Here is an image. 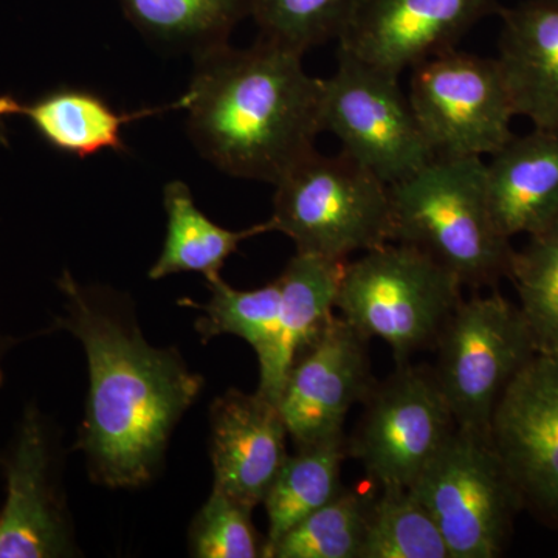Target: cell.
Wrapping results in <instances>:
<instances>
[{
	"label": "cell",
	"instance_id": "obj_1",
	"mask_svg": "<svg viewBox=\"0 0 558 558\" xmlns=\"http://www.w3.org/2000/svg\"><path fill=\"white\" fill-rule=\"evenodd\" d=\"M64 314L53 330L75 337L89 371L86 411L75 450L90 478L109 488H140L156 480L172 433L199 399L204 377L179 349L153 347L132 301L116 290L58 278Z\"/></svg>",
	"mask_w": 558,
	"mask_h": 558
},
{
	"label": "cell",
	"instance_id": "obj_2",
	"mask_svg": "<svg viewBox=\"0 0 558 558\" xmlns=\"http://www.w3.org/2000/svg\"><path fill=\"white\" fill-rule=\"evenodd\" d=\"M189 90L180 97L189 134L202 156L233 178L277 185L315 150L322 128V78L303 53L259 39L194 54Z\"/></svg>",
	"mask_w": 558,
	"mask_h": 558
},
{
	"label": "cell",
	"instance_id": "obj_3",
	"mask_svg": "<svg viewBox=\"0 0 558 558\" xmlns=\"http://www.w3.org/2000/svg\"><path fill=\"white\" fill-rule=\"evenodd\" d=\"M484 171L476 157H433L389 185L392 242L422 250L473 289L508 278L515 250L492 218Z\"/></svg>",
	"mask_w": 558,
	"mask_h": 558
},
{
	"label": "cell",
	"instance_id": "obj_4",
	"mask_svg": "<svg viewBox=\"0 0 558 558\" xmlns=\"http://www.w3.org/2000/svg\"><path fill=\"white\" fill-rule=\"evenodd\" d=\"M451 271L413 245L388 242L347 263L336 311L366 339L391 348L396 365L435 348L462 301Z\"/></svg>",
	"mask_w": 558,
	"mask_h": 558
},
{
	"label": "cell",
	"instance_id": "obj_5",
	"mask_svg": "<svg viewBox=\"0 0 558 558\" xmlns=\"http://www.w3.org/2000/svg\"><path fill=\"white\" fill-rule=\"evenodd\" d=\"M274 231L296 253L347 260L392 242L389 185L347 154L304 157L275 185Z\"/></svg>",
	"mask_w": 558,
	"mask_h": 558
},
{
	"label": "cell",
	"instance_id": "obj_6",
	"mask_svg": "<svg viewBox=\"0 0 558 558\" xmlns=\"http://www.w3.org/2000/svg\"><path fill=\"white\" fill-rule=\"evenodd\" d=\"M433 349V374L457 427L484 435L505 389L538 354L519 304L498 290L462 300Z\"/></svg>",
	"mask_w": 558,
	"mask_h": 558
},
{
	"label": "cell",
	"instance_id": "obj_7",
	"mask_svg": "<svg viewBox=\"0 0 558 558\" xmlns=\"http://www.w3.org/2000/svg\"><path fill=\"white\" fill-rule=\"evenodd\" d=\"M410 488L438 524L450 558L501 557L524 510L490 436L458 427Z\"/></svg>",
	"mask_w": 558,
	"mask_h": 558
},
{
	"label": "cell",
	"instance_id": "obj_8",
	"mask_svg": "<svg viewBox=\"0 0 558 558\" xmlns=\"http://www.w3.org/2000/svg\"><path fill=\"white\" fill-rule=\"evenodd\" d=\"M322 128L339 138L341 153L387 185L435 157L399 75L343 50L336 72L322 78Z\"/></svg>",
	"mask_w": 558,
	"mask_h": 558
},
{
	"label": "cell",
	"instance_id": "obj_9",
	"mask_svg": "<svg viewBox=\"0 0 558 558\" xmlns=\"http://www.w3.org/2000/svg\"><path fill=\"white\" fill-rule=\"evenodd\" d=\"M411 70V109L435 157L484 159L515 135V108L497 58L451 49Z\"/></svg>",
	"mask_w": 558,
	"mask_h": 558
},
{
	"label": "cell",
	"instance_id": "obj_10",
	"mask_svg": "<svg viewBox=\"0 0 558 558\" xmlns=\"http://www.w3.org/2000/svg\"><path fill=\"white\" fill-rule=\"evenodd\" d=\"M454 429L432 366L403 363L363 400L362 417L347 438L348 457L377 487H410Z\"/></svg>",
	"mask_w": 558,
	"mask_h": 558
},
{
	"label": "cell",
	"instance_id": "obj_11",
	"mask_svg": "<svg viewBox=\"0 0 558 558\" xmlns=\"http://www.w3.org/2000/svg\"><path fill=\"white\" fill-rule=\"evenodd\" d=\"M57 429L35 402L22 411L0 453L5 501L0 509V558L78 557L61 481Z\"/></svg>",
	"mask_w": 558,
	"mask_h": 558
},
{
	"label": "cell",
	"instance_id": "obj_12",
	"mask_svg": "<svg viewBox=\"0 0 558 558\" xmlns=\"http://www.w3.org/2000/svg\"><path fill=\"white\" fill-rule=\"evenodd\" d=\"M524 509L558 529V354H537L499 398L488 428Z\"/></svg>",
	"mask_w": 558,
	"mask_h": 558
},
{
	"label": "cell",
	"instance_id": "obj_13",
	"mask_svg": "<svg viewBox=\"0 0 558 558\" xmlns=\"http://www.w3.org/2000/svg\"><path fill=\"white\" fill-rule=\"evenodd\" d=\"M368 341L336 315L295 359L278 402L295 447L343 435L349 411L363 403L376 384Z\"/></svg>",
	"mask_w": 558,
	"mask_h": 558
},
{
	"label": "cell",
	"instance_id": "obj_14",
	"mask_svg": "<svg viewBox=\"0 0 558 558\" xmlns=\"http://www.w3.org/2000/svg\"><path fill=\"white\" fill-rule=\"evenodd\" d=\"M497 0H363L339 50L400 75L457 49Z\"/></svg>",
	"mask_w": 558,
	"mask_h": 558
},
{
	"label": "cell",
	"instance_id": "obj_15",
	"mask_svg": "<svg viewBox=\"0 0 558 558\" xmlns=\"http://www.w3.org/2000/svg\"><path fill=\"white\" fill-rule=\"evenodd\" d=\"M289 432L277 403L229 389L209 409L213 488L255 509L288 459Z\"/></svg>",
	"mask_w": 558,
	"mask_h": 558
},
{
	"label": "cell",
	"instance_id": "obj_16",
	"mask_svg": "<svg viewBox=\"0 0 558 558\" xmlns=\"http://www.w3.org/2000/svg\"><path fill=\"white\" fill-rule=\"evenodd\" d=\"M484 180L502 236H535L558 226V132L513 135L488 157Z\"/></svg>",
	"mask_w": 558,
	"mask_h": 558
},
{
	"label": "cell",
	"instance_id": "obj_17",
	"mask_svg": "<svg viewBox=\"0 0 558 558\" xmlns=\"http://www.w3.org/2000/svg\"><path fill=\"white\" fill-rule=\"evenodd\" d=\"M348 260L296 253L278 277L281 288L277 328L258 357V392L279 402L293 362L336 317L341 275Z\"/></svg>",
	"mask_w": 558,
	"mask_h": 558
},
{
	"label": "cell",
	"instance_id": "obj_18",
	"mask_svg": "<svg viewBox=\"0 0 558 558\" xmlns=\"http://www.w3.org/2000/svg\"><path fill=\"white\" fill-rule=\"evenodd\" d=\"M499 14L497 61L517 117L558 132V0H524Z\"/></svg>",
	"mask_w": 558,
	"mask_h": 558
},
{
	"label": "cell",
	"instance_id": "obj_19",
	"mask_svg": "<svg viewBox=\"0 0 558 558\" xmlns=\"http://www.w3.org/2000/svg\"><path fill=\"white\" fill-rule=\"evenodd\" d=\"M180 108L182 102L179 98L161 108L119 112L98 95L73 87L49 92L31 102L0 95V119L24 117L50 146L80 159L106 149L117 153L126 149L123 140L126 124Z\"/></svg>",
	"mask_w": 558,
	"mask_h": 558
},
{
	"label": "cell",
	"instance_id": "obj_20",
	"mask_svg": "<svg viewBox=\"0 0 558 558\" xmlns=\"http://www.w3.org/2000/svg\"><path fill=\"white\" fill-rule=\"evenodd\" d=\"M163 205L168 218L167 238L159 258L148 271L154 281L190 271L204 275L207 281L218 278L223 264L242 242L274 231L270 220L244 230L223 229L201 211L190 186L180 180H172L165 186Z\"/></svg>",
	"mask_w": 558,
	"mask_h": 558
},
{
	"label": "cell",
	"instance_id": "obj_21",
	"mask_svg": "<svg viewBox=\"0 0 558 558\" xmlns=\"http://www.w3.org/2000/svg\"><path fill=\"white\" fill-rule=\"evenodd\" d=\"M264 498L267 527L264 558L289 529L343 490L341 464L348 458L347 436L295 447Z\"/></svg>",
	"mask_w": 558,
	"mask_h": 558
},
{
	"label": "cell",
	"instance_id": "obj_22",
	"mask_svg": "<svg viewBox=\"0 0 558 558\" xmlns=\"http://www.w3.org/2000/svg\"><path fill=\"white\" fill-rule=\"evenodd\" d=\"M131 24L146 38L194 54L229 43L252 16L253 0H120Z\"/></svg>",
	"mask_w": 558,
	"mask_h": 558
},
{
	"label": "cell",
	"instance_id": "obj_23",
	"mask_svg": "<svg viewBox=\"0 0 558 558\" xmlns=\"http://www.w3.org/2000/svg\"><path fill=\"white\" fill-rule=\"evenodd\" d=\"M362 558H450L438 524L405 486L371 497Z\"/></svg>",
	"mask_w": 558,
	"mask_h": 558
},
{
	"label": "cell",
	"instance_id": "obj_24",
	"mask_svg": "<svg viewBox=\"0 0 558 558\" xmlns=\"http://www.w3.org/2000/svg\"><path fill=\"white\" fill-rule=\"evenodd\" d=\"M371 497L343 487L336 498L289 529L267 558H362Z\"/></svg>",
	"mask_w": 558,
	"mask_h": 558
},
{
	"label": "cell",
	"instance_id": "obj_25",
	"mask_svg": "<svg viewBox=\"0 0 558 558\" xmlns=\"http://www.w3.org/2000/svg\"><path fill=\"white\" fill-rule=\"evenodd\" d=\"M508 278L538 354H558V226L513 250Z\"/></svg>",
	"mask_w": 558,
	"mask_h": 558
},
{
	"label": "cell",
	"instance_id": "obj_26",
	"mask_svg": "<svg viewBox=\"0 0 558 558\" xmlns=\"http://www.w3.org/2000/svg\"><path fill=\"white\" fill-rule=\"evenodd\" d=\"M211 296L207 303L182 301L183 306L199 310L202 315L194 323L202 341L220 336L240 337L256 355L266 349L277 328L281 288L278 278L259 289L238 290L222 277L208 279Z\"/></svg>",
	"mask_w": 558,
	"mask_h": 558
},
{
	"label": "cell",
	"instance_id": "obj_27",
	"mask_svg": "<svg viewBox=\"0 0 558 558\" xmlns=\"http://www.w3.org/2000/svg\"><path fill=\"white\" fill-rule=\"evenodd\" d=\"M363 0H253L252 16L260 39L304 51L340 40L357 16Z\"/></svg>",
	"mask_w": 558,
	"mask_h": 558
},
{
	"label": "cell",
	"instance_id": "obj_28",
	"mask_svg": "<svg viewBox=\"0 0 558 558\" xmlns=\"http://www.w3.org/2000/svg\"><path fill=\"white\" fill-rule=\"evenodd\" d=\"M252 509L213 488L189 531L190 554L197 558H264L266 537L253 526Z\"/></svg>",
	"mask_w": 558,
	"mask_h": 558
},
{
	"label": "cell",
	"instance_id": "obj_29",
	"mask_svg": "<svg viewBox=\"0 0 558 558\" xmlns=\"http://www.w3.org/2000/svg\"><path fill=\"white\" fill-rule=\"evenodd\" d=\"M14 341L16 340L11 339L9 333H5L0 329V388L3 387V381H5V362L7 359H9Z\"/></svg>",
	"mask_w": 558,
	"mask_h": 558
},
{
	"label": "cell",
	"instance_id": "obj_30",
	"mask_svg": "<svg viewBox=\"0 0 558 558\" xmlns=\"http://www.w3.org/2000/svg\"><path fill=\"white\" fill-rule=\"evenodd\" d=\"M0 145L9 146V132H7V124L3 119H0Z\"/></svg>",
	"mask_w": 558,
	"mask_h": 558
}]
</instances>
